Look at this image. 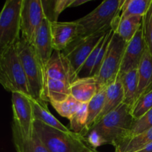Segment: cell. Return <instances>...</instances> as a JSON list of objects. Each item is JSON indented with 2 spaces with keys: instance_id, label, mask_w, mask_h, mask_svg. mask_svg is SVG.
Here are the masks:
<instances>
[{
  "instance_id": "1",
  "label": "cell",
  "mask_w": 152,
  "mask_h": 152,
  "mask_svg": "<svg viewBox=\"0 0 152 152\" xmlns=\"http://www.w3.org/2000/svg\"><path fill=\"white\" fill-rule=\"evenodd\" d=\"M134 120L131 108L123 102L81 135L94 149L105 145L116 148L127 137Z\"/></svg>"
},
{
  "instance_id": "2",
  "label": "cell",
  "mask_w": 152,
  "mask_h": 152,
  "mask_svg": "<svg viewBox=\"0 0 152 152\" xmlns=\"http://www.w3.org/2000/svg\"><path fill=\"white\" fill-rule=\"evenodd\" d=\"M34 132L49 152H98L80 134L65 132L34 120Z\"/></svg>"
},
{
  "instance_id": "3",
  "label": "cell",
  "mask_w": 152,
  "mask_h": 152,
  "mask_svg": "<svg viewBox=\"0 0 152 152\" xmlns=\"http://www.w3.org/2000/svg\"><path fill=\"white\" fill-rule=\"evenodd\" d=\"M0 83L9 92H19L31 96L29 84L18 55L16 44L1 51Z\"/></svg>"
},
{
  "instance_id": "4",
  "label": "cell",
  "mask_w": 152,
  "mask_h": 152,
  "mask_svg": "<svg viewBox=\"0 0 152 152\" xmlns=\"http://www.w3.org/2000/svg\"><path fill=\"white\" fill-rule=\"evenodd\" d=\"M124 0H105L83 17L75 20L78 25V37H85L108 31L113 21L118 16Z\"/></svg>"
},
{
  "instance_id": "5",
  "label": "cell",
  "mask_w": 152,
  "mask_h": 152,
  "mask_svg": "<svg viewBox=\"0 0 152 152\" xmlns=\"http://www.w3.org/2000/svg\"><path fill=\"white\" fill-rule=\"evenodd\" d=\"M16 47L18 55L28 79L31 98L43 100L46 77L34 47L22 37L16 44Z\"/></svg>"
},
{
  "instance_id": "6",
  "label": "cell",
  "mask_w": 152,
  "mask_h": 152,
  "mask_svg": "<svg viewBox=\"0 0 152 152\" xmlns=\"http://www.w3.org/2000/svg\"><path fill=\"white\" fill-rule=\"evenodd\" d=\"M23 0H7L0 13L1 51L17 44L20 39Z\"/></svg>"
},
{
  "instance_id": "7",
  "label": "cell",
  "mask_w": 152,
  "mask_h": 152,
  "mask_svg": "<svg viewBox=\"0 0 152 152\" xmlns=\"http://www.w3.org/2000/svg\"><path fill=\"white\" fill-rule=\"evenodd\" d=\"M126 45L127 42L114 32L99 72L94 77L98 91L105 88L118 77Z\"/></svg>"
},
{
  "instance_id": "8",
  "label": "cell",
  "mask_w": 152,
  "mask_h": 152,
  "mask_svg": "<svg viewBox=\"0 0 152 152\" xmlns=\"http://www.w3.org/2000/svg\"><path fill=\"white\" fill-rule=\"evenodd\" d=\"M106 32H99L88 37L77 38L65 50L62 51L69 61L77 75H78L79 71L92 50L97 45Z\"/></svg>"
},
{
  "instance_id": "9",
  "label": "cell",
  "mask_w": 152,
  "mask_h": 152,
  "mask_svg": "<svg viewBox=\"0 0 152 152\" xmlns=\"http://www.w3.org/2000/svg\"><path fill=\"white\" fill-rule=\"evenodd\" d=\"M21 18L22 37L31 43L36 32L45 19L42 0H23Z\"/></svg>"
},
{
  "instance_id": "10",
  "label": "cell",
  "mask_w": 152,
  "mask_h": 152,
  "mask_svg": "<svg viewBox=\"0 0 152 152\" xmlns=\"http://www.w3.org/2000/svg\"><path fill=\"white\" fill-rule=\"evenodd\" d=\"M11 96L13 123H16L27 137L34 135V117L31 96L19 92H13Z\"/></svg>"
},
{
  "instance_id": "11",
  "label": "cell",
  "mask_w": 152,
  "mask_h": 152,
  "mask_svg": "<svg viewBox=\"0 0 152 152\" xmlns=\"http://www.w3.org/2000/svg\"><path fill=\"white\" fill-rule=\"evenodd\" d=\"M34 47L39 62L45 74V68L53 52L50 22L45 19L38 28L31 43Z\"/></svg>"
},
{
  "instance_id": "12",
  "label": "cell",
  "mask_w": 152,
  "mask_h": 152,
  "mask_svg": "<svg viewBox=\"0 0 152 152\" xmlns=\"http://www.w3.org/2000/svg\"><path fill=\"white\" fill-rule=\"evenodd\" d=\"M146 50L147 46L141 27L133 39L127 43L119 74L123 76L132 70L138 68L140 62Z\"/></svg>"
},
{
  "instance_id": "13",
  "label": "cell",
  "mask_w": 152,
  "mask_h": 152,
  "mask_svg": "<svg viewBox=\"0 0 152 152\" xmlns=\"http://www.w3.org/2000/svg\"><path fill=\"white\" fill-rule=\"evenodd\" d=\"M46 78L59 80L70 85L78 79L71 63L62 51L53 50L45 68ZM45 78V79H46Z\"/></svg>"
},
{
  "instance_id": "14",
  "label": "cell",
  "mask_w": 152,
  "mask_h": 152,
  "mask_svg": "<svg viewBox=\"0 0 152 152\" xmlns=\"http://www.w3.org/2000/svg\"><path fill=\"white\" fill-rule=\"evenodd\" d=\"M53 50L63 51L78 37L79 27L74 22H50Z\"/></svg>"
},
{
  "instance_id": "15",
  "label": "cell",
  "mask_w": 152,
  "mask_h": 152,
  "mask_svg": "<svg viewBox=\"0 0 152 152\" xmlns=\"http://www.w3.org/2000/svg\"><path fill=\"white\" fill-rule=\"evenodd\" d=\"M12 135L16 152H49L34 132L32 137H27L13 122Z\"/></svg>"
},
{
  "instance_id": "16",
  "label": "cell",
  "mask_w": 152,
  "mask_h": 152,
  "mask_svg": "<svg viewBox=\"0 0 152 152\" xmlns=\"http://www.w3.org/2000/svg\"><path fill=\"white\" fill-rule=\"evenodd\" d=\"M142 16H134L127 18H115L111 24V29L120 36L126 42L129 43L142 27Z\"/></svg>"
},
{
  "instance_id": "17",
  "label": "cell",
  "mask_w": 152,
  "mask_h": 152,
  "mask_svg": "<svg viewBox=\"0 0 152 152\" xmlns=\"http://www.w3.org/2000/svg\"><path fill=\"white\" fill-rule=\"evenodd\" d=\"M123 101H124V93H123V83H122L121 76L119 74L117 79L106 87L103 109L96 122L100 120L108 113L116 109L117 107L123 103Z\"/></svg>"
},
{
  "instance_id": "18",
  "label": "cell",
  "mask_w": 152,
  "mask_h": 152,
  "mask_svg": "<svg viewBox=\"0 0 152 152\" xmlns=\"http://www.w3.org/2000/svg\"><path fill=\"white\" fill-rule=\"evenodd\" d=\"M98 91L94 77L78 78L71 84V94L82 103H88Z\"/></svg>"
},
{
  "instance_id": "19",
  "label": "cell",
  "mask_w": 152,
  "mask_h": 152,
  "mask_svg": "<svg viewBox=\"0 0 152 152\" xmlns=\"http://www.w3.org/2000/svg\"><path fill=\"white\" fill-rule=\"evenodd\" d=\"M151 89L152 55L147 48L138 67V90L137 100Z\"/></svg>"
},
{
  "instance_id": "20",
  "label": "cell",
  "mask_w": 152,
  "mask_h": 152,
  "mask_svg": "<svg viewBox=\"0 0 152 152\" xmlns=\"http://www.w3.org/2000/svg\"><path fill=\"white\" fill-rule=\"evenodd\" d=\"M34 120H39L44 124L65 132H71L69 129L59 121L49 111L47 102L42 99H35L31 98Z\"/></svg>"
},
{
  "instance_id": "21",
  "label": "cell",
  "mask_w": 152,
  "mask_h": 152,
  "mask_svg": "<svg viewBox=\"0 0 152 152\" xmlns=\"http://www.w3.org/2000/svg\"><path fill=\"white\" fill-rule=\"evenodd\" d=\"M71 95V85L59 80L45 79L43 100L50 104L63 101Z\"/></svg>"
},
{
  "instance_id": "22",
  "label": "cell",
  "mask_w": 152,
  "mask_h": 152,
  "mask_svg": "<svg viewBox=\"0 0 152 152\" xmlns=\"http://www.w3.org/2000/svg\"><path fill=\"white\" fill-rule=\"evenodd\" d=\"M123 83L124 102L130 108L137 100L138 90V68L132 70L121 76Z\"/></svg>"
},
{
  "instance_id": "23",
  "label": "cell",
  "mask_w": 152,
  "mask_h": 152,
  "mask_svg": "<svg viewBox=\"0 0 152 152\" xmlns=\"http://www.w3.org/2000/svg\"><path fill=\"white\" fill-rule=\"evenodd\" d=\"M152 142V128L141 134L123 141L114 152H135Z\"/></svg>"
},
{
  "instance_id": "24",
  "label": "cell",
  "mask_w": 152,
  "mask_h": 152,
  "mask_svg": "<svg viewBox=\"0 0 152 152\" xmlns=\"http://www.w3.org/2000/svg\"><path fill=\"white\" fill-rule=\"evenodd\" d=\"M152 3V0H124L121 7L120 17L140 16L143 17Z\"/></svg>"
},
{
  "instance_id": "25",
  "label": "cell",
  "mask_w": 152,
  "mask_h": 152,
  "mask_svg": "<svg viewBox=\"0 0 152 152\" xmlns=\"http://www.w3.org/2000/svg\"><path fill=\"white\" fill-rule=\"evenodd\" d=\"M105 92H106V88L99 91L97 94L88 103V120L86 130L90 129L96 123V120L100 115L105 104Z\"/></svg>"
},
{
  "instance_id": "26",
  "label": "cell",
  "mask_w": 152,
  "mask_h": 152,
  "mask_svg": "<svg viewBox=\"0 0 152 152\" xmlns=\"http://www.w3.org/2000/svg\"><path fill=\"white\" fill-rule=\"evenodd\" d=\"M42 1L45 18L50 22H58V17L60 13L68 7H71L74 0H53V1Z\"/></svg>"
},
{
  "instance_id": "27",
  "label": "cell",
  "mask_w": 152,
  "mask_h": 152,
  "mask_svg": "<svg viewBox=\"0 0 152 152\" xmlns=\"http://www.w3.org/2000/svg\"><path fill=\"white\" fill-rule=\"evenodd\" d=\"M82 104H83L82 102L76 99L71 94L63 101L53 102L51 103V105L59 115L70 120L71 117L74 116V114L80 109Z\"/></svg>"
},
{
  "instance_id": "28",
  "label": "cell",
  "mask_w": 152,
  "mask_h": 152,
  "mask_svg": "<svg viewBox=\"0 0 152 152\" xmlns=\"http://www.w3.org/2000/svg\"><path fill=\"white\" fill-rule=\"evenodd\" d=\"M152 128V108L137 120H134L128 136L123 141L141 134Z\"/></svg>"
},
{
  "instance_id": "29",
  "label": "cell",
  "mask_w": 152,
  "mask_h": 152,
  "mask_svg": "<svg viewBox=\"0 0 152 152\" xmlns=\"http://www.w3.org/2000/svg\"><path fill=\"white\" fill-rule=\"evenodd\" d=\"M88 120V103H83L80 109L70 120V130L82 134L86 130Z\"/></svg>"
},
{
  "instance_id": "30",
  "label": "cell",
  "mask_w": 152,
  "mask_h": 152,
  "mask_svg": "<svg viewBox=\"0 0 152 152\" xmlns=\"http://www.w3.org/2000/svg\"><path fill=\"white\" fill-rule=\"evenodd\" d=\"M152 108V89L145 93L135 102L131 108V114L134 120H137L140 117L150 111Z\"/></svg>"
},
{
  "instance_id": "31",
  "label": "cell",
  "mask_w": 152,
  "mask_h": 152,
  "mask_svg": "<svg viewBox=\"0 0 152 152\" xmlns=\"http://www.w3.org/2000/svg\"><path fill=\"white\" fill-rule=\"evenodd\" d=\"M142 28L147 48L152 55V3L142 18Z\"/></svg>"
},
{
  "instance_id": "32",
  "label": "cell",
  "mask_w": 152,
  "mask_h": 152,
  "mask_svg": "<svg viewBox=\"0 0 152 152\" xmlns=\"http://www.w3.org/2000/svg\"><path fill=\"white\" fill-rule=\"evenodd\" d=\"M135 152H152V142Z\"/></svg>"
},
{
  "instance_id": "33",
  "label": "cell",
  "mask_w": 152,
  "mask_h": 152,
  "mask_svg": "<svg viewBox=\"0 0 152 152\" xmlns=\"http://www.w3.org/2000/svg\"><path fill=\"white\" fill-rule=\"evenodd\" d=\"M88 0H74L71 7H77V6H80L82 4H85V3L88 2Z\"/></svg>"
}]
</instances>
